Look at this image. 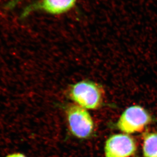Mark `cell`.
Listing matches in <instances>:
<instances>
[{
    "label": "cell",
    "mask_w": 157,
    "mask_h": 157,
    "mask_svg": "<svg viewBox=\"0 0 157 157\" xmlns=\"http://www.w3.org/2000/svg\"><path fill=\"white\" fill-rule=\"evenodd\" d=\"M25 0H11L6 4L5 8L7 9H12L16 7L19 3Z\"/></svg>",
    "instance_id": "cell-7"
},
{
    "label": "cell",
    "mask_w": 157,
    "mask_h": 157,
    "mask_svg": "<svg viewBox=\"0 0 157 157\" xmlns=\"http://www.w3.org/2000/svg\"><path fill=\"white\" fill-rule=\"evenodd\" d=\"M77 0H38L27 6L21 13L25 18L36 11H42L52 15H59L71 10Z\"/></svg>",
    "instance_id": "cell-5"
},
{
    "label": "cell",
    "mask_w": 157,
    "mask_h": 157,
    "mask_svg": "<svg viewBox=\"0 0 157 157\" xmlns=\"http://www.w3.org/2000/svg\"><path fill=\"white\" fill-rule=\"evenodd\" d=\"M142 153L144 157H157V132H150L144 135Z\"/></svg>",
    "instance_id": "cell-6"
},
{
    "label": "cell",
    "mask_w": 157,
    "mask_h": 157,
    "mask_svg": "<svg viewBox=\"0 0 157 157\" xmlns=\"http://www.w3.org/2000/svg\"><path fill=\"white\" fill-rule=\"evenodd\" d=\"M67 122L70 131L74 136L86 139L92 135L94 123L87 109L78 105H70L66 110Z\"/></svg>",
    "instance_id": "cell-3"
},
{
    "label": "cell",
    "mask_w": 157,
    "mask_h": 157,
    "mask_svg": "<svg viewBox=\"0 0 157 157\" xmlns=\"http://www.w3.org/2000/svg\"><path fill=\"white\" fill-rule=\"evenodd\" d=\"M151 121V117L147 110L140 105H133L124 110L116 126L123 133L129 135L142 132Z\"/></svg>",
    "instance_id": "cell-2"
},
{
    "label": "cell",
    "mask_w": 157,
    "mask_h": 157,
    "mask_svg": "<svg viewBox=\"0 0 157 157\" xmlns=\"http://www.w3.org/2000/svg\"><path fill=\"white\" fill-rule=\"evenodd\" d=\"M6 157H27L21 153H13L7 155Z\"/></svg>",
    "instance_id": "cell-8"
},
{
    "label": "cell",
    "mask_w": 157,
    "mask_h": 157,
    "mask_svg": "<svg viewBox=\"0 0 157 157\" xmlns=\"http://www.w3.org/2000/svg\"><path fill=\"white\" fill-rule=\"evenodd\" d=\"M69 96L76 104L86 109H97L104 99V90L100 85L90 80H82L72 85Z\"/></svg>",
    "instance_id": "cell-1"
},
{
    "label": "cell",
    "mask_w": 157,
    "mask_h": 157,
    "mask_svg": "<svg viewBox=\"0 0 157 157\" xmlns=\"http://www.w3.org/2000/svg\"><path fill=\"white\" fill-rule=\"evenodd\" d=\"M137 150L135 140L126 134L111 135L104 146L105 157H132Z\"/></svg>",
    "instance_id": "cell-4"
}]
</instances>
